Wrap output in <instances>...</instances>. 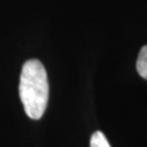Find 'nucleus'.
<instances>
[{
	"instance_id": "obj_2",
	"label": "nucleus",
	"mask_w": 147,
	"mask_h": 147,
	"mask_svg": "<svg viewBox=\"0 0 147 147\" xmlns=\"http://www.w3.org/2000/svg\"><path fill=\"white\" fill-rule=\"evenodd\" d=\"M136 70L140 76L147 81V45L140 50L136 61Z\"/></svg>"
},
{
	"instance_id": "obj_1",
	"label": "nucleus",
	"mask_w": 147,
	"mask_h": 147,
	"mask_svg": "<svg viewBox=\"0 0 147 147\" xmlns=\"http://www.w3.org/2000/svg\"><path fill=\"white\" fill-rule=\"evenodd\" d=\"M19 94L28 118L38 120L45 113L49 98L47 72L37 59L27 60L22 68Z\"/></svg>"
},
{
	"instance_id": "obj_3",
	"label": "nucleus",
	"mask_w": 147,
	"mask_h": 147,
	"mask_svg": "<svg viewBox=\"0 0 147 147\" xmlns=\"http://www.w3.org/2000/svg\"><path fill=\"white\" fill-rule=\"evenodd\" d=\"M89 147H111L105 134L100 131H96L90 137Z\"/></svg>"
}]
</instances>
